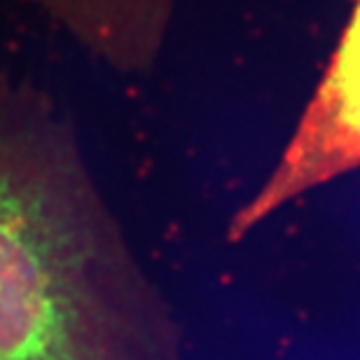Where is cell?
I'll return each instance as SVG.
<instances>
[{"label": "cell", "mask_w": 360, "mask_h": 360, "mask_svg": "<svg viewBox=\"0 0 360 360\" xmlns=\"http://www.w3.org/2000/svg\"><path fill=\"white\" fill-rule=\"evenodd\" d=\"M0 360H183L169 300L134 253L75 127L0 70Z\"/></svg>", "instance_id": "cell-1"}, {"label": "cell", "mask_w": 360, "mask_h": 360, "mask_svg": "<svg viewBox=\"0 0 360 360\" xmlns=\"http://www.w3.org/2000/svg\"><path fill=\"white\" fill-rule=\"evenodd\" d=\"M360 169V0L354 3L328 68L311 94L276 167L234 213L236 243L302 194Z\"/></svg>", "instance_id": "cell-2"}, {"label": "cell", "mask_w": 360, "mask_h": 360, "mask_svg": "<svg viewBox=\"0 0 360 360\" xmlns=\"http://www.w3.org/2000/svg\"><path fill=\"white\" fill-rule=\"evenodd\" d=\"M77 45L117 73H148L171 26L176 0H31Z\"/></svg>", "instance_id": "cell-3"}]
</instances>
